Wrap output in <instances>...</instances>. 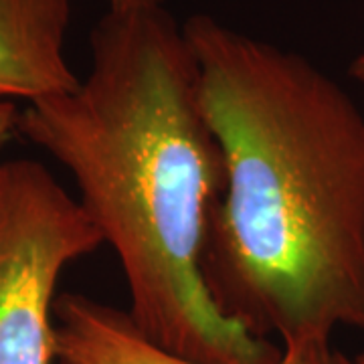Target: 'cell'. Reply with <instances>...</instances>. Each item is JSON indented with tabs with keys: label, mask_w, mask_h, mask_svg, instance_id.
<instances>
[{
	"label": "cell",
	"mask_w": 364,
	"mask_h": 364,
	"mask_svg": "<svg viewBox=\"0 0 364 364\" xmlns=\"http://www.w3.org/2000/svg\"><path fill=\"white\" fill-rule=\"evenodd\" d=\"M166 0H109V11H136V9H148V6H164Z\"/></svg>",
	"instance_id": "cell-7"
},
{
	"label": "cell",
	"mask_w": 364,
	"mask_h": 364,
	"mask_svg": "<svg viewBox=\"0 0 364 364\" xmlns=\"http://www.w3.org/2000/svg\"><path fill=\"white\" fill-rule=\"evenodd\" d=\"M354 364H364V352L358 356V358H356V360H354Z\"/></svg>",
	"instance_id": "cell-9"
},
{
	"label": "cell",
	"mask_w": 364,
	"mask_h": 364,
	"mask_svg": "<svg viewBox=\"0 0 364 364\" xmlns=\"http://www.w3.org/2000/svg\"><path fill=\"white\" fill-rule=\"evenodd\" d=\"M55 358L59 364H196L154 346L128 312L81 294L55 301ZM267 364H354L330 344L284 348Z\"/></svg>",
	"instance_id": "cell-4"
},
{
	"label": "cell",
	"mask_w": 364,
	"mask_h": 364,
	"mask_svg": "<svg viewBox=\"0 0 364 364\" xmlns=\"http://www.w3.org/2000/svg\"><path fill=\"white\" fill-rule=\"evenodd\" d=\"M227 188L200 272L219 312L284 348L364 332V114L299 53L208 14L184 25Z\"/></svg>",
	"instance_id": "cell-1"
},
{
	"label": "cell",
	"mask_w": 364,
	"mask_h": 364,
	"mask_svg": "<svg viewBox=\"0 0 364 364\" xmlns=\"http://www.w3.org/2000/svg\"><path fill=\"white\" fill-rule=\"evenodd\" d=\"M71 0H0V100L28 104L73 91L65 57Z\"/></svg>",
	"instance_id": "cell-5"
},
{
	"label": "cell",
	"mask_w": 364,
	"mask_h": 364,
	"mask_svg": "<svg viewBox=\"0 0 364 364\" xmlns=\"http://www.w3.org/2000/svg\"><path fill=\"white\" fill-rule=\"evenodd\" d=\"M18 109L14 102L0 100V144L9 138V134L18 128Z\"/></svg>",
	"instance_id": "cell-6"
},
{
	"label": "cell",
	"mask_w": 364,
	"mask_h": 364,
	"mask_svg": "<svg viewBox=\"0 0 364 364\" xmlns=\"http://www.w3.org/2000/svg\"><path fill=\"white\" fill-rule=\"evenodd\" d=\"M348 71H350V77H354L356 81L364 83V53L363 55H358V57L352 61V65Z\"/></svg>",
	"instance_id": "cell-8"
},
{
	"label": "cell",
	"mask_w": 364,
	"mask_h": 364,
	"mask_svg": "<svg viewBox=\"0 0 364 364\" xmlns=\"http://www.w3.org/2000/svg\"><path fill=\"white\" fill-rule=\"evenodd\" d=\"M90 47L87 77L28 104L16 130L73 174L144 338L188 363H273L282 350L225 318L200 272L227 170L184 28L164 6L107 11Z\"/></svg>",
	"instance_id": "cell-2"
},
{
	"label": "cell",
	"mask_w": 364,
	"mask_h": 364,
	"mask_svg": "<svg viewBox=\"0 0 364 364\" xmlns=\"http://www.w3.org/2000/svg\"><path fill=\"white\" fill-rule=\"evenodd\" d=\"M81 203L35 160L0 162V364H51L55 287L104 245Z\"/></svg>",
	"instance_id": "cell-3"
}]
</instances>
